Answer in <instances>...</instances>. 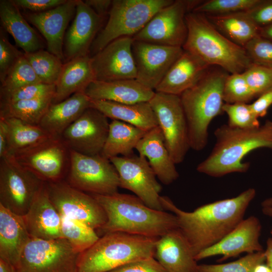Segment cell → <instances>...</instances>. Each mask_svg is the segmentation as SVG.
Masks as SVG:
<instances>
[{
    "label": "cell",
    "instance_id": "obj_7",
    "mask_svg": "<svg viewBox=\"0 0 272 272\" xmlns=\"http://www.w3.org/2000/svg\"><path fill=\"white\" fill-rule=\"evenodd\" d=\"M172 0H113L108 21L96 37L91 49L96 53L112 41L139 32ZM91 50V49H90Z\"/></svg>",
    "mask_w": 272,
    "mask_h": 272
},
{
    "label": "cell",
    "instance_id": "obj_41",
    "mask_svg": "<svg viewBox=\"0 0 272 272\" xmlns=\"http://www.w3.org/2000/svg\"><path fill=\"white\" fill-rule=\"evenodd\" d=\"M254 97L243 73L228 75L223 89L225 103H248Z\"/></svg>",
    "mask_w": 272,
    "mask_h": 272
},
{
    "label": "cell",
    "instance_id": "obj_45",
    "mask_svg": "<svg viewBox=\"0 0 272 272\" xmlns=\"http://www.w3.org/2000/svg\"><path fill=\"white\" fill-rule=\"evenodd\" d=\"M252 63L272 69V41L259 35L244 47Z\"/></svg>",
    "mask_w": 272,
    "mask_h": 272
},
{
    "label": "cell",
    "instance_id": "obj_37",
    "mask_svg": "<svg viewBox=\"0 0 272 272\" xmlns=\"http://www.w3.org/2000/svg\"><path fill=\"white\" fill-rule=\"evenodd\" d=\"M61 217L63 237L78 252L85 251L100 238L95 230L85 224L61 215Z\"/></svg>",
    "mask_w": 272,
    "mask_h": 272
},
{
    "label": "cell",
    "instance_id": "obj_26",
    "mask_svg": "<svg viewBox=\"0 0 272 272\" xmlns=\"http://www.w3.org/2000/svg\"><path fill=\"white\" fill-rule=\"evenodd\" d=\"M146 158L157 177L165 185L177 179L179 173L166 148L163 133L157 126L147 132L135 149Z\"/></svg>",
    "mask_w": 272,
    "mask_h": 272
},
{
    "label": "cell",
    "instance_id": "obj_57",
    "mask_svg": "<svg viewBox=\"0 0 272 272\" xmlns=\"http://www.w3.org/2000/svg\"><path fill=\"white\" fill-rule=\"evenodd\" d=\"M253 272H272V271L266 264L263 263L257 265Z\"/></svg>",
    "mask_w": 272,
    "mask_h": 272
},
{
    "label": "cell",
    "instance_id": "obj_43",
    "mask_svg": "<svg viewBox=\"0 0 272 272\" xmlns=\"http://www.w3.org/2000/svg\"><path fill=\"white\" fill-rule=\"evenodd\" d=\"M55 91V85L43 83L29 85L10 92L0 94V104H8L49 96L54 97Z\"/></svg>",
    "mask_w": 272,
    "mask_h": 272
},
{
    "label": "cell",
    "instance_id": "obj_54",
    "mask_svg": "<svg viewBox=\"0 0 272 272\" xmlns=\"http://www.w3.org/2000/svg\"><path fill=\"white\" fill-rule=\"evenodd\" d=\"M261 206L262 212L264 215L272 217V197L262 201Z\"/></svg>",
    "mask_w": 272,
    "mask_h": 272
},
{
    "label": "cell",
    "instance_id": "obj_33",
    "mask_svg": "<svg viewBox=\"0 0 272 272\" xmlns=\"http://www.w3.org/2000/svg\"><path fill=\"white\" fill-rule=\"evenodd\" d=\"M206 16L220 33L243 48L252 39L259 35L260 29L245 12Z\"/></svg>",
    "mask_w": 272,
    "mask_h": 272
},
{
    "label": "cell",
    "instance_id": "obj_48",
    "mask_svg": "<svg viewBox=\"0 0 272 272\" xmlns=\"http://www.w3.org/2000/svg\"><path fill=\"white\" fill-rule=\"evenodd\" d=\"M245 13L259 29L266 27L272 24V0H261Z\"/></svg>",
    "mask_w": 272,
    "mask_h": 272
},
{
    "label": "cell",
    "instance_id": "obj_17",
    "mask_svg": "<svg viewBox=\"0 0 272 272\" xmlns=\"http://www.w3.org/2000/svg\"><path fill=\"white\" fill-rule=\"evenodd\" d=\"M132 51L137 68L136 80L155 91L184 50L182 47L161 45L133 40Z\"/></svg>",
    "mask_w": 272,
    "mask_h": 272
},
{
    "label": "cell",
    "instance_id": "obj_18",
    "mask_svg": "<svg viewBox=\"0 0 272 272\" xmlns=\"http://www.w3.org/2000/svg\"><path fill=\"white\" fill-rule=\"evenodd\" d=\"M132 37L116 39L91 57L95 79L100 81L136 79Z\"/></svg>",
    "mask_w": 272,
    "mask_h": 272
},
{
    "label": "cell",
    "instance_id": "obj_6",
    "mask_svg": "<svg viewBox=\"0 0 272 272\" xmlns=\"http://www.w3.org/2000/svg\"><path fill=\"white\" fill-rule=\"evenodd\" d=\"M158 238L122 232L105 234L80 253L78 272H108L134 260L154 257Z\"/></svg>",
    "mask_w": 272,
    "mask_h": 272
},
{
    "label": "cell",
    "instance_id": "obj_12",
    "mask_svg": "<svg viewBox=\"0 0 272 272\" xmlns=\"http://www.w3.org/2000/svg\"><path fill=\"white\" fill-rule=\"evenodd\" d=\"M202 1L176 0L159 11L133 39L152 44L182 47L187 36L185 16Z\"/></svg>",
    "mask_w": 272,
    "mask_h": 272
},
{
    "label": "cell",
    "instance_id": "obj_14",
    "mask_svg": "<svg viewBox=\"0 0 272 272\" xmlns=\"http://www.w3.org/2000/svg\"><path fill=\"white\" fill-rule=\"evenodd\" d=\"M12 156L45 182H54L66 177L70 150L60 137H53Z\"/></svg>",
    "mask_w": 272,
    "mask_h": 272
},
{
    "label": "cell",
    "instance_id": "obj_9",
    "mask_svg": "<svg viewBox=\"0 0 272 272\" xmlns=\"http://www.w3.org/2000/svg\"><path fill=\"white\" fill-rule=\"evenodd\" d=\"M65 180L91 194L111 195L118 192L119 187L118 173L109 160L101 154L89 156L71 150Z\"/></svg>",
    "mask_w": 272,
    "mask_h": 272
},
{
    "label": "cell",
    "instance_id": "obj_8",
    "mask_svg": "<svg viewBox=\"0 0 272 272\" xmlns=\"http://www.w3.org/2000/svg\"><path fill=\"white\" fill-rule=\"evenodd\" d=\"M80 254L65 238L31 237L15 269L17 272H78Z\"/></svg>",
    "mask_w": 272,
    "mask_h": 272
},
{
    "label": "cell",
    "instance_id": "obj_39",
    "mask_svg": "<svg viewBox=\"0 0 272 272\" xmlns=\"http://www.w3.org/2000/svg\"><path fill=\"white\" fill-rule=\"evenodd\" d=\"M261 0H209L202 1L192 12L205 15H223L246 12Z\"/></svg>",
    "mask_w": 272,
    "mask_h": 272
},
{
    "label": "cell",
    "instance_id": "obj_58",
    "mask_svg": "<svg viewBox=\"0 0 272 272\" xmlns=\"http://www.w3.org/2000/svg\"><path fill=\"white\" fill-rule=\"evenodd\" d=\"M270 233H271V235H272V230H271V232H270Z\"/></svg>",
    "mask_w": 272,
    "mask_h": 272
},
{
    "label": "cell",
    "instance_id": "obj_35",
    "mask_svg": "<svg viewBox=\"0 0 272 272\" xmlns=\"http://www.w3.org/2000/svg\"><path fill=\"white\" fill-rule=\"evenodd\" d=\"M53 96L0 104V117L15 118L27 123L39 125L52 103Z\"/></svg>",
    "mask_w": 272,
    "mask_h": 272
},
{
    "label": "cell",
    "instance_id": "obj_1",
    "mask_svg": "<svg viewBox=\"0 0 272 272\" xmlns=\"http://www.w3.org/2000/svg\"><path fill=\"white\" fill-rule=\"evenodd\" d=\"M256 191L249 188L237 196L201 206L192 212L178 208L167 196H161L164 211L176 217L178 228L190 245L195 256L214 245L243 219Z\"/></svg>",
    "mask_w": 272,
    "mask_h": 272
},
{
    "label": "cell",
    "instance_id": "obj_4",
    "mask_svg": "<svg viewBox=\"0 0 272 272\" xmlns=\"http://www.w3.org/2000/svg\"><path fill=\"white\" fill-rule=\"evenodd\" d=\"M229 74L208 69L194 86L180 95L190 149L199 151L206 147L212 121L224 113L223 89Z\"/></svg>",
    "mask_w": 272,
    "mask_h": 272
},
{
    "label": "cell",
    "instance_id": "obj_47",
    "mask_svg": "<svg viewBox=\"0 0 272 272\" xmlns=\"http://www.w3.org/2000/svg\"><path fill=\"white\" fill-rule=\"evenodd\" d=\"M108 272H167L154 257L134 260Z\"/></svg>",
    "mask_w": 272,
    "mask_h": 272
},
{
    "label": "cell",
    "instance_id": "obj_38",
    "mask_svg": "<svg viewBox=\"0 0 272 272\" xmlns=\"http://www.w3.org/2000/svg\"><path fill=\"white\" fill-rule=\"evenodd\" d=\"M42 83L24 54L10 70L1 83L0 94L26 86Z\"/></svg>",
    "mask_w": 272,
    "mask_h": 272
},
{
    "label": "cell",
    "instance_id": "obj_56",
    "mask_svg": "<svg viewBox=\"0 0 272 272\" xmlns=\"http://www.w3.org/2000/svg\"><path fill=\"white\" fill-rule=\"evenodd\" d=\"M259 35L272 41V24L260 28Z\"/></svg>",
    "mask_w": 272,
    "mask_h": 272
},
{
    "label": "cell",
    "instance_id": "obj_49",
    "mask_svg": "<svg viewBox=\"0 0 272 272\" xmlns=\"http://www.w3.org/2000/svg\"><path fill=\"white\" fill-rule=\"evenodd\" d=\"M19 8L29 10L32 13L45 12L55 8L67 0H12Z\"/></svg>",
    "mask_w": 272,
    "mask_h": 272
},
{
    "label": "cell",
    "instance_id": "obj_11",
    "mask_svg": "<svg viewBox=\"0 0 272 272\" xmlns=\"http://www.w3.org/2000/svg\"><path fill=\"white\" fill-rule=\"evenodd\" d=\"M149 102L171 157L175 164L182 163L190 147L186 119L180 96L155 92Z\"/></svg>",
    "mask_w": 272,
    "mask_h": 272
},
{
    "label": "cell",
    "instance_id": "obj_27",
    "mask_svg": "<svg viewBox=\"0 0 272 272\" xmlns=\"http://www.w3.org/2000/svg\"><path fill=\"white\" fill-rule=\"evenodd\" d=\"M31 237L22 216L0 204V257L16 268Z\"/></svg>",
    "mask_w": 272,
    "mask_h": 272
},
{
    "label": "cell",
    "instance_id": "obj_44",
    "mask_svg": "<svg viewBox=\"0 0 272 272\" xmlns=\"http://www.w3.org/2000/svg\"><path fill=\"white\" fill-rule=\"evenodd\" d=\"M243 74L255 97L272 88V69L252 63Z\"/></svg>",
    "mask_w": 272,
    "mask_h": 272
},
{
    "label": "cell",
    "instance_id": "obj_51",
    "mask_svg": "<svg viewBox=\"0 0 272 272\" xmlns=\"http://www.w3.org/2000/svg\"><path fill=\"white\" fill-rule=\"evenodd\" d=\"M84 2L103 18L109 14L112 3V1L110 0H86Z\"/></svg>",
    "mask_w": 272,
    "mask_h": 272
},
{
    "label": "cell",
    "instance_id": "obj_29",
    "mask_svg": "<svg viewBox=\"0 0 272 272\" xmlns=\"http://www.w3.org/2000/svg\"><path fill=\"white\" fill-rule=\"evenodd\" d=\"M95 80L91 57L89 55L66 61L55 84L52 103H59L76 93L85 92Z\"/></svg>",
    "mask_w": 272,
    "mask_h": 272
},
{
    "label": "cell",
    "instance_id": "obj_3",
    "mask_svg": "<svg viewBox=\"0 0 272 272\" xmlns=\"http://www.w3.org/2000/svg\"><path fill=\"white\" fill-rule=\"evenodd\" d=\"M216 142L209 156L197 166L196 170L213 177L232 173H245L249 167L244 158L259 148L272 150V121L267 120L254 128L241 129L228 124L214 132Z\"/></svg>",
    "mask_w": 272,
    "mask_h": 272
},
{
    "label": "cell",
    "instance_id": "obj_25",
    "mask_svg": "<svg viewBox=\"0 0 272 272\" xmlns=\"http://www.w3.org/2000/svg\"><path fill=\"white\" fill-rule=\"evenodd\" d=\"M209 67L195 55L184 50L155 91L180 96L194 86Z\"/></svg>",
    "mask_w": 272,
    "mask_h": 272
},
{
    "label": "cell",
    "instance_id": "obj_21",
    "mask_svg": "<svg viewBox=\"0 0 272 272\" xmlns=\"http://www.w3.org/2000/svg\"><path fill=\"white\" fill-rule=\"evenodd\" d=\"M102 20L84 1H78L75 19L64 38V59L89 55Z\"/></svg>",
    "mask_w": 272,
    "mask_h": 272
},
{
    "label": "cell",
    "instance_id": "obj_28",
    "mask_svg": "<svg viewBox=\"0 0 272 272\" xmlns=\"http://www.w3.org/2000/svg\"><path fill=\"white\" fill-rule=\"evenodd\" d=\"M91 106V99L85 92L76 93L57 103H52L39 125L53 137L62 132Z\"/></svg>",
    "mask_w": 272,
    "mask_h": 272
},
{
    "label": "cell",
    "instance_id": "obj_55",
    "mask_svg": "<svg viewBox=\"0 0 272 272\" xmlns=\"http://www.w3.org/2000/svg\"><path fill=\"white\" fill-rule=\"evenodd\" d=\"M0 272H17L15 267L7 260L0 257Z\"/></svg>",
    "mask_w": 272,
    "mask_h": 272
},
{
    "label": "cell",
    "instance_id": "obj_24",
    "mask_svg": "<svg viewBox=\"0 0 272 272\" xmlns=\"http://www.w3.org/2000/svg\"><path fill=\"white\" fill-rule=\"evenodd\" d=\"M85 94L91 99L122 104L149 102L155 91L136 79L112 81L95 80L87 87Z\"/></svg>",
    "mask_w": 272,
    "mask_h": 272
},
{
    "label": "cell",
    "instance_id": "obj_15",
    "mask_svg": "<svg viewBox=\"0 0 272 272\" xmlns=\"http://www.w3.org/2000/svg\"><path fill=\"white\" fill-rule=\"evenodd\" d=\"M119 179V187L133 192L147 206L164 211L160 202L161 184L146 157L141 155L111 158Z\"/></svg>",
    "mask_w": 272,
    "mask_h": 272
},
{
    "label": "cell",
    "instance_id": "obj_42",
    "mask_svg": "<svg viewBox=\"0 0 272 272\" xmlns=\"http://www.w3.org/2000/svg\"><path fill=\"white\" fill-rule=\"evenodd\" d=\"M223 109L228 118L227 124L231 127L250 129L256 128L260 125L258 118L253 112L249 103H225Z\"/></svg>",
    "mask_w": 272,
    "mask_h": 272
},
{
    "label": "cell",
    "instance_id": "obj_23",
    "mask_svg": "<svg viewBox=\"0 0 272 272\" xmlns=\"http://www.w3.org/2000/svg\"><path fill=\"white\" fill-rule=\"evenodd\" d=\"M154 257L167 272H199L195 255L178 228L158 238Z\"/></svg>",
    "mask_w": 272,
    "mask_h": 272
},
{
    "label": "cell",
    "instance_id": "obj_46",
    "mask_svg": "<svg viewBox=\"0 0 272 272\" xmlns=\"http://www.w3.org/2000/svg\"><path fill=\"white\" fill-rule=\"evenodd\" d=\"M24 54L9 41L6 32L0 29V81L2 82L7 75Z\"/></svg>",
    "mask_w": 272,
    "mask_h": 272
},
{
    "label": "cell",
    "instance_id": "obj_10",
    "mask_svg": "<svg viewBox=\"0 0 272 272\" xmlns=\"http://www.w3.org/2000/svg\"><path fill=\"white\" fill-rule=\"evenodd\" d=\"M45 182L12 155L0 158V204L23 216Z\"/></svg>",
    "mask_w": 272,
    "mask_h": 272
},
{
    "label": "cell",
    "instance_id": "obj_30",
    "mask_svg": "<svg viewBox=\"0 0 272 272\" xmlns=\"http://www.w3.org/2000/svg\"><path fill=\"white\" fill-rule=\"evenodd\" d=\"M0 19L2 27L13 37L24 53L43 49L42 38L28 24L12 0L0 1Z\"/></svg>",
    "mask_w": 272,
    "mask_h": 272
},
{
    "label": "cell",
    "instance_id": "obj_50",
    "mask_svg": "<svg viewBox=\"0 0 272 272\" xmlns=\"http://www.w3.org/2000/svg\"><path fill=\"white\" fill-rule=\"evenodd\" d=\"M250 104L253 112L258 118L264 117L272 105V88L262 93Z\"/></svg>",
    "mask_w": 272,
    "mask_h": 272
},
{
    "label": "cell",
    "instance_id": "obj_13",
    "mask_svg": "<svg viewBox=\"0 0 272 272\" xmlns=\"http://www.w3.org/2000/svg\"><path fill=\"white\" fill-rule=\"evenodd\" d=\"M46 184L50 199L60 215L96 231L106 222L104 210L91 194L73 187L65 180Z\"/></svg>",
    "mask_w": 272,
    "mask_h": 272
},
{
    "label": "cell",
    "instance_id": "obj_2",
    "mask_svg": "<svg viewBox=\"0 0 272 272\" xmlns=\"http://www.w3.org/2000/svg\"><path fill=\"white\" fill-rule=\"evenodd\" d=\"M91 195L103 208L107 216L105 224L96 230L99 236L122 232L159 238L178 228L177 218L173 214L152 209L136 195L118 192L107 195Z\"/></svg>",
    "mask_w": 272,
    "mask_h": 272
},
{
    "label": "cell",
    "instance_id": "obj_19",
    "mask_svg": "<svg viewBox=\"0 0 272 272\" xmlns=\"http://www.w3.org/2000/svg\"><path fill=\"white\" fill-rule=\"evenodd\" d=\"M261 225L253 216L243 219L233 229L214 245L198 253L196 261L215 255H222L220 261L235 257L243 252L264 251L259 242Z\"/></svg>",
    "mask_w": 272,
    "mask_h": 272
},
{
    "label": "cell",
    "instance_id": "obj_5",
    "mask_svg": "<svg viewBox=\"0 0 272 272\" xmlns=\"http://www.w3.org/2000/svg\"><path fill=\"white\" fill-rule=\"evenodd\" d=\"M185 21L188 32L184 50L209 66L217 65L230 74L242 73L252 64L244 48L220 33L206 15L189 12Z\"/></svg>",
    "mask_w": 272,
    "mask_h": 272
},
{
    "label": "cell",
    "instance_id": "obj_52",
    "mask_svg": "<svg viewBox=\"0 0 272 272\" xmlns=\"http://www.w3.org/2000/svg\"><path fill=\"white\" fill-rule=\"evenodd\" d=\"M9 129L4 118L0 117V158L8 155Z\"/></svg>",
    "mask_w": 272,
    "mask_h": 272
},
{
    "label": "cell",
    "instance_id": "obj_36",
    "mask_svg": "<svg viewBox=\"0 0 272 272\" xmlns=\"http://www.w3.org/2000/svg\"><path fill=\"white\" fill-rule=\"evenodd\" d=\"M24 56L43 84L55 85L63 65L62 60L43 49Z\"/></svg>",
    "mask_w": 272,
    "mask_h": 272
},
{
    "label": "cell",
    "instance_id": "obj_31",
    "mask_svg": "<svg viewBox=\"0 0 272 272\" xmlns=\"http://www.w3.org/2000/svg\"><path fill=\"white\" fill-rule=\"evenodd\" d=\"M90 107L99 110L108 118L124 122L147 131L158 126L149 102L122 104L91 99Z\"/></svg>",
    "mask_w": 272,
    "mask_h": 272
},
{
    "label": "cell",
    "instance_id": "obj_20",
    "mask_svg": "<svg viewBox=\"0 0 272 272\" xmlns=\"http://www.w3.org/2000/svg\"><path fill=\"white\" fill-rule=\"evenodd\" d=\"M78 1L67 0L65 3L45 12L24 14L26 20L44 37L47 51L62 60L64 59L63 48L65 29L76 14Z\"/></svg>",
    "mask_w": 272,
    "mask_h": 272
},
{
    "label": "cell",
    "instance_id": "obj_40",
    "mask_svg": "<svg viewBox=\"0 0 272 272\" xmlns=\"http://www.w3.org/2000/svg\"><path fill=\"white\" fill-rule=\"evenodd\" d=\"M264 251L248 253L233 262L220 264H199V272H253L255 267L265 261Z\"/></svg>",
    "mask_w": 272,
    "mask_h": 272
},
{
    "label": "cell",
    "instance_id": "obj_53",
    "mask_svg": "<svg viewBox=\"0 0 272 272\" xmlns=\"http://www.w3.org/2000/svg\"><path fill=\"white\" fill-rule=\"evenodd\" d=\"M266 264L272 271V237L269 238L266 242V248L264 250Z\"/></svg>",
    "mask_w": 272,
    "mask_h": 272
},
{
    "label": "cell",
    "instance_id": "obj_16",
    "mask_svg": "<svg viewBox=\"0 0 272 272\" xmlns=\"http://www.w3.org/2000/svg\"><path fill=\"white\" fill-rule=\"evenodd\" d=\"M109 123L102 113L90 107L60 137L71 151L89 156L100 155L107 138Z\"/></svg>",
    "mask_w": 272,
    "mask_h": 272
},
{
    "label": "cell",
    "instance_id": "obj_22",
    "mask_svg": "<svg viewBox=\"0 0 272 272\" xmlns=\"http://www.w3.org/2000/svg\"><path fill=\"white\" fill-rule=\"evenodd\" d=\"M22 217L31 237L45 240L63 238L61 215L50 199L46 182Z\"/></svg>",
    "mask_w": 272,
    "mask_h": 272
},
{
    "label": "cell",
    "instance_id": "obj_32",
    "mask_svg": "<svg viewBox=\"0 0 272 272\" xmlns=\"http://www.w3.org/2000/svg\"><path fill=\"white\" fill-rule=\"evenodd\" d=\"M147 132L124 122L112 120L101 155L108 160L119 155H132L133 149Z\"/></svg>",
    "mask_w": 272,
    "mask_h": 272
},
{
    "label": "cell",
    "instance_id": "obj_34",
    "mask_svg": "<svg viewBox=\"0 0 272 272\" xmlns=\"http://www.w3.org/2000/svg\"><path fill=\"white\" fill-rule=\"evenodd\" d=\"M4 118L9 129L8 155H14L53 137L39 125L15 118Z\"/></svg>",
    "mask_w": 272,
    "mask_h": 272
}]
</instances>
